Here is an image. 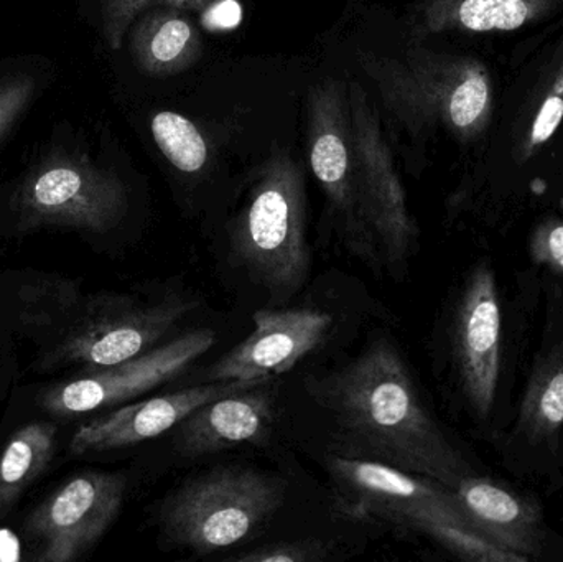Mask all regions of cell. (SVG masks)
I'll return each instance as SVG.
<instances>
[{"label":"cell","instance_id":"obj_1","mask_svg":"<svg viewBox=\"0 0 563 562\" xmlns=\"http://www.w3.org/2000/svg\"><path fill=\"white\" fill-rule=\"evenodd\" d=\"M313 395L333 426L334 454L389 465L455 491L472 467L432 418L409 368L386 339L318 379Z\"/></svg>","mask_w":563,"mask_h":562},{"label":"cell","instance_id":"obj_2","mask_svg":"<svg viewBox=\"0 0 563 562\" xmlns=\"http://www.w3.org/2000/svg\"><path fill=\"white\" fill-rule=\"evenodd\" d=\"M287 497V484L256 469L218 467L168 495L161 527L175 547L200 557L253 537L273 520Z\"/></svg>","mask_w":563,"mask_h":562},{"label":"cell","instance_id":"obj_3","mask_svg":"<svg viewBox=\"0 0 563 562\" xmlns=\"http://www.w3.org/2000/svg\"><path fill=\"white\" fill-rule=\"evenodd\" d=\"M231 244L253 280L274 294H294L310 276L307 198L297 164L279 155L261 172L234 221Z\"/></svg>","mask_w":563,"mask_h":562},{"label":"cell","instance_id":"obj_4","mask_svg":"<svg viewBox=\"0 0 563 562\" xmlns=\"http://www.w3.org/2000/svg\"><path fill=\"white\" fill-rule=\"evenodd\" d=\"M180 294L158 300L131 296L96 297L48 356V366L104 368L155 349L194 310Z\"/></svg>","mask_w":563,"mask_h":562},{"label":"cell","instance_id":"obj_5","mask_svg":"<svg viewBox=\"0 0 563 562\" xmlns=\"http://www.w3.org/2000/svg\"><path fill=\"white\" fill-rule=\"evenodd\" d=\"M327 469L338 508L351 517L376 518L429 538L443 527L470 528L455 494L439 482L336 454Z\"/></svg>","mask_w":563,"mask_h":562},{"label":"cell","instance_id":"obj_6","mask_svg":"<svg viewBox=\"0 0 563 562\" xmlns=\"http://www.w3.org/2000/svg\"><path fill=\"white\" fill-rule=\"evenodd\" d=\"M310 165L350 253L371 269H380L386 261L357 177L350 114L333 82L311 96Z\"/></svg>","mask_w":563,"mask_h":562},{"label":"cell","instance_id":"obj_7","mask_svg":"<svg viewBox=\"0 0 563 562\" xmlns=\"http://www.w3.org/2000/svg\"><path fill=\"white\" fill-rule=\"evenodd\" d=\"M15 208L25 230L68 227L106 233L124 218L128 190L112 172L62 154L43 162L20 185Z\"/></svg>","mask_w":563,"mask_h":562},{"label":"cell","instance_id":"obj_8","mask_svg":"<svg viewBox=\"0 0 563 562\" xmlns=\"http://www.w3.org/2000/svg\"><path fill=\"white\" fill-rule=\"evenodd\" d=\"M125 491L128 481L115 472L86 471L66 481L26 518L30 560L71 562L85 557L121 514Z\"/></svg>","mask_w":563,"mask_h":562},{"label":"cell","instance_id":"obj_9","mask_svg":"<svg viewBox=\"0 0 563 562\" xmlns=\"http://www.w3.org/2000/svg\"><path fill=\"white\" fill-rule=\"evenodd\" d=\"M364 69L390 114L412 129L440 118L455 131L468 132L488 109V79L478 69L433 68L423 62L376 56L364 58Z\"/></svg>","mask_w":563,"mask_h":562},{"label":"cell","instance_id":"obj_10","mask_svg":"<svg viewBox=\"0 0 563 562\" xmlns=\"http://www.w3.org/2000/svg\"><path fill=\"white\" fill-rule=\"evenodd\" d=\"M214 340L211 330H195L119 365L82 370L75 378L46 389L40 406L49 415L69 418L121 405L177 378Z\"/></svg>","mask_w":563,"mask_h":562},{"label":"cell","instance_id":"obj_11","mask_svg":"<svg viewBox=\"0 0 563 562\" xmlns=\"http://www.w3.org/2000/svg\"><path fill=\"white\" fill-rule=\"evenodd\" d=\"M347 96L351 141L361 190L379 234L384 261L389 266H400L412 254L419 230L407 210L406 194L380 131L379 115L371 108L366 92L357 82H351Z\"/></svg>","mask_w":563,"mask_h":562},{"label":"cell","instance_id":"obj_12","mask_svg":"<svg viewBox=\"0 0 563 562\" xmlns=\"http://www.w3.org/2000/svg\"><path fill=\"white\" fill-rule=\"evenodd\" d=\"M254 332L210 370L208 382H267L294 368L327 340L333 317L314 309H264Z\"/></svg>","mask_w":563,"mask_h":562},{"label":"cell","instance_id":"obj_13","mask_svg":"<svg viewBox=\"0 0 563 562\" xmlns=\"http://www.w3.org/2000/svg\"><path fill=\"white\" fill-rule=\"evenodd\" d=\"M453 339L463 388L476 415L486 418L495 405L501 356V307L488 266H479L466 283Z\"/></svg>","mask_w":563,"mask_h":562},{"label":"cell","instance_id":"obj_14","mask_svg":"<svg viewBox=\"0 0 563 562\" xmlns=\"http://www.w3.org/2000/svg\"><path fill=\"white\" fill-rule=\"evenodd\" d=\"M261 383L264 382H210L208 385L122 406L79 426L69 442V451L73 455H86L142 444L177 428L200 406Z\"/></svg>","mask_w":563,"mask_h":562},{"label":"cell","instance_id":"obj_15","mask_svg":"<svg viewBox=\"0 0 563 562\" xmlns=\"http://www.w3.org/2000/svg\"><path fill=\"white\" fill-rule=\"evenodd\" d=\"M277 395L264 382L195 409L177 426V449L185 458H200L247 444L269 441L276 422Z\"/></svg>","mask_w":563,"mask_h":562},{"label":"cell","instance_id":"obj_16","mask_svg":"<svg viewBox=\"0 0 563 562\" xmlns=\"http://www.w3.org/2000/svg\"><path fill=\"white\" fill-rule=\"evenodd\" d=\"M453 494L470 528L479 537L526 561L542 553L544 520L536 502L475 474L463 478Z\"/></svg>","mask_w":563,"mask_h":562},{"label":"cell","instance_id":"obj_17","mask_svg":"<svg viewBox=\"0 0 563 562\" xmlns=\"http://www.w3.org/2000/svg\"><path fill=\"white\" fill-rule=\"evenodd\" d=\"M200 49L197 30L175 10L144 16L132 38L135 62L154 76L174 75L188 68Z\"/></svg>","mask_w":563,"mask_h":562},{"label":"cell","instance_id":"obj_18","mask_svg":"<svg viewBox=\"0 0 563 562\" xmlns=\"http://www.w3.org/2000/svg\"><path fill=\"white\" fill-rule=\"evenodd\" d=\"M55 451L56 428L49 422H30L9 439L0 454V520L48 469Z\"/></svg>","mask_w":563,"mask_h":562},{"label":"cell","instance_id":"obj_19","mask_svg":"<svg viewBox=\"0 0 563 562\" xmlns=\"http://www.w3.org/2000/svg\"><path fill=\"white\" fill-rule=\"evenodd\" d=\"M521 426L536 439L551 438L563 428V352L538 370L521 409Z\"/></svg>","mask_w":563,"mask_h":562},{"label":"cell","instance_id":"obj_20","mask_svg":"<svg viewBox=\"0 0 563 562\" xmlns=\"http://www.w3.org/2000/svg\"><path fill=\"white\" fill-rule=\"evenodd\" d=\"M152 135L167 161L184 174H197L207 165L208 145L197 125L178 114L162 111L152 118Z\"/></svg>","mask_w":563,"mask_h":562},{"label":"cell","instance_id":"obj_21","mask_svg":"<svg viewBox=\"0 0 563 562\" xmlns=\"http://www.w3.org/2000/svg\"><path fill=\"white\" fill-rule=\"evenodd\" d=\"M531 12L528 0H462L452 16L463 29L492 32L519 29Z\"/></svg>","mask_w":563,"mask_h":562},{"label":"cell","instance_id":"obj_22","mask_svg":"<svg viewBox=\"0 0 563 562\" xmlns=\"http://www.w3.org/2000/svg\"><path fill=\"white\" fill-rule=\"evenodd\" d=\"M224 0H104L102 3V32L106 42L112 49L121 48L125 32L132 20L151 5L165 3L175 9L194 10V12L210 13L214 7Z\"/></svg>","mask_w":563,"mask_h":562},{"label":"cell","instance_id":"obj_23","mask_svg":"<svg viewBox=\"0 0 563 562\" xmlns=\"http://www.w3.org/2000/svg\"><path fill=\"white\" fill-rule=\"evenodd\" d=\"M333 547L320 540L279 541L234 557L241 562H320L330 560Z\"/></svg>","mask_w":563,"mask_h":562},{"label":"cell","instance_id":"obj_24","mask_svg":"<svg viewBox=\"0 0 563 562\" xmlns=\"http://www.w3.org/2000/svg\"><path fill=\"white\" fill-rule=\"evenodd\" d=\"M35 92V81L30 76H15L0 85V137L25 111Z\"/></svg>","mask_w":563,"mask_h":562},{"label":"cell","instance_id":"obj_25","mask_svg":"<svg viewBox=\"0 0 563 562\" xmlns=\"http://www.w3.org/2000/svg\"><path fill=\"white\" fill-rule=\"evenodd\" d=\"M532 256L539 264L563 273V224L551 223L542 227L532 241Z\"/></svg>","mask_w":563,"mask_h":562},{"label":"cell","instance_id":"obj_26","mask_svg":"<svg viewBox=\"0 0 563 562\" xmlns=\"http://www.w3.org/2000/svg\"><path fill=\"white\" fill-rule=\"evenodd\" d=\"M563 119V98L562 96H549L542 104L541 112L536 118L534 128H532V144L541 145L558 131L559 124Z\"/></svg>","mask_w":563,"mask_h":562}]
</instances>
